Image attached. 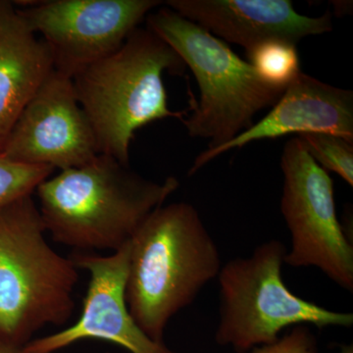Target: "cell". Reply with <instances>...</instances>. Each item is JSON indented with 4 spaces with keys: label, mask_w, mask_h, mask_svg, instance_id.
<instances>
[{
    "label": "cell",
    "mask_w": 353,
    "mask_h": 353,
    "mask_svg": "<svg viewBox=\"0 0 353 353\" xmlns=\"http://www.w3.org/2000/svg\"><path fill=\"white\" fill-rule=\"evenodd\" d=\"M16 6L32 32L48 44L55 71L73 78L108 57L153 9L158 0H41Z\"/></svg>",
    "instance_id": "ba28073f"
},
{
    "label": "cell",
    "mask_w": 353,
    "mask_h": 353,
    "mask_svg": "<svg viewBox=\"0 0 353 353\" xmlns=\"http://www.w3.org/2000/svg\"><path fill=\"white\" fill-rule=\"evenodd\" d=\"M306 132H328L353 143L352 90L334 87L301 71L285 88L270 112L226 145L199 153L189 175L229 150L253 141Z\"/></svg>",
    "instance_id": "8fae6325"
},
{
    "label": "cell",
    "mask_w": 353,
    "mask_h": 353,
    "mask_svg": "<svg viewBox=\"0 0 353 353\" xmlns=\"http://www.w3.org/2000/svg\"><path fill=\"white\" fill-rule=\"evenodd\" d=\"M46 234L32 194L0 205V340L20 347L75 310L78 267Z\"/></svg>",
    "instance_id": "277c9868"
},
{
    "label": "cell",
    "mask_w": 353,
    "mask_h": 353,
    "mask_svg": "<svg viewBox=\"0 0 353 353\" xmlns=\"http://www.w3.org/2000/svg\"><path fill=\"white\" fill-rule=\"evenodd\" d=\"M245 353H318L317 339L308 326L299 325L274 343L260 345Z\"/></svg>",
    "instance_id": "e0dca14e"
},
{
    "label": "cell",
    "mask_w": 353,
    "mask_h": 353,
    "mask_svg": "<svg viewBox=\"0 0 353 353\" xmlns=\"http://www.w3.org/2000/svg\"><path fill=\"white\" fill-rule=\"evenodd\" d=\"M129 243L109 255L74 252L71 259L90 274L82 313L68 328L32 340L23 353H54L83 340H101L131 353H178L148 338L132 319L126 301Z\"/></svg>",
    "instance_id": "30bf717a"
},
{
    "label": "cell",
    "mask_w": 353,
    "mask_h": 353,
    "mask_svg": "<svg viewBox=\"0 0 353 353\" xmlns=\"http://www.w3.org/2000/svg\"><path fill=\"white\" fill-rule=\"evenodd\" d=\"M0 154L28 165L78 168L99 154L73 81L53 71L22 111Z\"/></svg>",
    "instance_id": "9c48e42d"
},
{
    "label": "cell",
    "mask_w": 353,
    "mask_h": 353,
    "mask_svg": "<svg viewBox=\"0 0 353 353\" xmlns=\"http://www.w3.org/2000/svg\"><path fill=\"white\" fill-rule=\"evenodd\" d=\"M308 154L326 172H334L353 187V143L328 132L296 136Z\"/></svg>",
    "instance_id": "9a60e30c"
},
{
    "label": "cell",
    "mask_w": 353,
    "mask_h": 353,
    "mask_svg": "<svg viewBox=\"0 0 353 353\" xmlns=\"http://www.w3.org/2000/svg\"><path fill=\"white\" fill-rule=\"evenodd\" d=\"M180 182L148 180L105 154L87 165L60 171L37 189L46 233L78 252L120 250Z\"/></svg>",
    "instance_id": "6da1fadb"
},
{
    "label": "cell",
    "mask_w": 353,
    "mask_h": 353,
    "mask_svg": "<svg viewBox=\"0 0 353 353\" xmlns=\"http://www.w3.org/2000/svg\"><path fill=\"white\" fill-rule=\"evenodd\" d=\"M185 65L175 50L148 28H137L122 46L72 78L79 103L90 121L99 154L130 165L134 132L172 111L163 75H182Z\"/></svg>",
    "instance_id": "3957f363"
},
{
    "label": "cell",
    "mask_w": 353,
    "mask_h": 353,
    "mask_svg": "<svg viewBox=\"0 0 353 353\" xmlns=\"http://www.w3.org/2000/svg\"><path fill=\"white\" fill-rule=\"evenodd\" d=\"M281 168V212L290 233L285 264L314 267L352 292L353 245L336 214L333 180L296 137L285 143Z\"/></svg>",
    "instance_id": "52a82bcc"
},
{
    "label": "cell",
    "mask_w": 353,
    "mask_h": 353,
    "mask_svg": "<svg viewBox=\"0 0 353 353\" xmlns=\"http://www.w3.org/2000/svg\"><path fill=\"white\" fill-rule=\"evenodd\" d=\"M339 353H353V345H345L341 347L340 352Z\"/></svg>",
    "instance_id": "d6986e66"
},
{
    "label": "cell",
    "mask_w": 353,
    "mask_h": 353,
    "mask_svg": "<svg viewBox=\"0 0 353 353\" xmlns=\"http://www.w3.org/2000/svg\"><path fill=\"white\" fill-rule=\"evenodd\" d=\"M0 353H23V347L0 340Z\"/></svg>",
    "instance_id": "ac0fdd59"
},
{
    "label": "cell",
    "mask_w": 353,
    "mask_h": 353,
    "mask_svg": "<svg viewBox=\"0 0 353 353\" xmlns=\"http://www.w3.org/2000/svg\"><path fill=\"white\" fill-rule=\"evenodd\" d=\"M285 253L282 241L269 240L221 267L218 345L245 353L274 343L289 327L352 326V313L330 310L290 292L282 277Z\"/></svg>",
    "instance_id": "8992f818"
},
{
    "label": "cell",
    "mask_w": 353,
    "mask_h": 353,
    "mask_svg": "<svg viewBox=\"0 0 353 353\" xmlns=\"http://www.w3.org/2000/svg\"><path fill=\"white\" fill-rule=\"evenodd\" d=\"M146 28L170 46L196 77L199 101L192 99V114L182 120L192 138L209 139L208 150L226 145L254 124V116L273 108L285 88L267 85L252 65L224 41L161 8L146 17Z\"/></svg>",
    "instance_id": "5b68a950"
},
{
    "label": "cell",
    "mask_w": 353,
    "mask_h": 353,
    "mask_svg": "<svg viewBox=\"0 0 353 353\" xmlns=\"http://www.w3.org/2000/svg\"><path fill=\"white\" fill-rule=\"evenodd\" d=\"M53 171L51 167L18 163L0 154V205L32 196Z\"/></svg>",
    "instance_id": "2e32d148"
},
{
    "label": "cell",
    "mask_w": 353,
    "mask_h": 353,
    "mask_svg": "<svg viewBox=\"0 0 353 353\" xmlns=\"http://www.w3.org/2000/svg\"><path fill=\"white\" fill-rule=\"evenodd\" d=\"M248 63L272 87L285 88L301 73L296 44L269 39L246 50Z\"/></svg>",
    "instance_id": "5bb4252c"
},
{
    "label": "cell",
    "mask_w": 353,
    "mask_h": 353,
    "mask_svg": "<svg viewBox=\"0 0 353 353\" xmlns=\"http://www.w3.org/2000/svg\"><path fill=\"white\" fill-rule=\"evenodd\" d=\"M54 71L52 54L14 2L0 0V152L16 121Z\"/></svg>",
    "instance_id": "4fadbf2b"
},
{
    "label": "cell",
    "mask_w": 353,
    "mask_h": 353,
    "mask_svg": "<svg viewBox=\"0 0 353 353\" xmlns=\"http://www.w3.org/2000/svg\"><path fill=\"white\" fill-rule=\"evenodd\" d=\"M129 248L128 307L148 338L164 343L172 318L219 275V248L196 209L185 201L153 210Z\"/></svg>",
    "instance_id": "7a4b0ae2"
},
{
    "label": "cell",
    "mask_w": 353,
    "mask_h": 353,
    "mask_svg": "<svg viewBox=\"0 0 353 353\" xmlns=\"http://www.w3.org/2000/svg\"><path fill=\"white\" fill-rule=\"evenodd\" d=\"M165 3L225 43L239 44L245 50L269 39L297 44L334 28L331 13L309 17L297 12L290 0H168Z\"/></svg>",
    "instance_id": "7c38bea8"
}]
</instances>
